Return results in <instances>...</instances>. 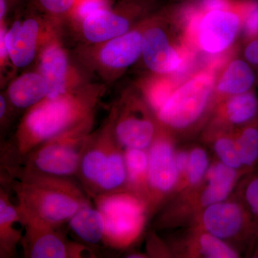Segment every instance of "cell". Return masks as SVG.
<instances>
[{
	"label": "cell",
	"mask_w": 258,
	"mask_h": 258,
	"mask_svg": "<svg viewBox=\"0 0 258 258\" xmlns=\"http://www.w3.org/2000/svg\"><path fill=\"white\" fill-rule=\"evenodd\" d=\"M103 93L102 86H77L60 96L45 98L27 110L13 142L3 145L2 152L18 163L44 142L94 122L95 111Z\"/></svg>",
	"instance_id": "obj_1"
},
{
	"label": "cell",
	"mask_w": 258,
	"mask_h": 258,
	"mask_svg": "<svg viewBox=\"0 0 258 258\" xmlns=\"http://www.w3.org/2000/svg\"><path fill=\"white\" fill-rule=\"evenodd\" d=\"M1 169V182L10 184L15 193L23 221L32 219L60 227L91 204L88 194L73 178L47 175L19 164Z\"/></svg>",
	"instance_id": "obj_2"
},
{
	"label": "cell",
	"mask_w": 258,
	"mask_h": 258,
	"mask_svg": "<svg viewBox=\"0 0 258 258\" xmlns=\"http://www.w3.org/2000/svg\"><path fill=\"white\" fill-rule=\"evenodd\" d=\"M254 0H193L180 5L188 41L208 64L229 60Z\"/></svg>",
	"instance_id": "obj_3"
},
{
	"label": "cell",
	"mask_w": 258,
	"mask_h": 258,
	"mask_svg": "<svg viewBox=\"0 0 258 258\" xmlns=\"http://www.w3.org/2000/svg\"><path fill=\"white\" fill-rule=\"evenodd\" d=\"M142 57L153 74L183 81L181 76L187 74L197 56L188 41L179 5L144 20Z\"/></svg>",
	"instance_id": "obj_4"
},
{
	"label": "cell",
	"mask_w": 258,
	"mask_h": 258,
	"mask_svg": "<svg viewBox=\"0 0 258 258\" xmlns=\"http://www.w3.org/2000/svg\"><path fill=\"white\" fill-rule=\"evenodd\" d=\"M115 106L101 127L91 132L76 178L90 198L125 190L124 149L114 133Z\"/></svg>",
	"instance_id": "obj_5"
},
{
	"label": "cell",
	"mask_w": 258,
	"mask_h": 258,
	"mask_svg": "<svg viewBox=\"0 0 258 258\" xmlns=\"http://www.w3.org/2000/svg\"><path fill=\"white\" fill-rule=\"evenodd\" d=\"M224 64L211 63L189 75L173 91L155 113L166 130L191 128L205 116L215 101V86Z\"/></svg>",
	"instance_id": "obj_6"
},
{
	"label": "cell",
	"mask_w": 258,
	"mask_h": 258,
	"mask_svg": "<svg viewBox=\"0 0 258 258\" xmlns=\"http://www.w3.org/2000/svg\"><path fill=\"white\" fill-rule=\"evenodd\" d=\"M92 199L104 219L103 243L111 248L123 249L135 242L147 220V203L126 190Z\"/></svg>",
	"instance_id": "obj_7"
},
{
	"label": "cell",
	"mask_w": 258,
	"mask_h": 258,
	"mask_svg": "<svg viewBox=\"0 0 258 258\" xmlns=\"http://www.w3.org/2000/svg\"><path fill=\"white\" fill-rule=\"evenodd\" d=\"M93 123L81 125L44 142L22 158L19 165L47 175L76 177Z\"/></svg>",
	"instance_id": "obj_8"
},
{
	"label": "cell",
	"mask_w": 258,
	"mask_h": 258,
	"mask_svg": "<svg viewBox=\"0 0 258 258\" xmlns=\"http://www.w3.org/2000/svg\"><path fill=\"white\" fill-rule=\"evenodd\" d=\"M115 108L114 133L118 143L123 149H149L159 123L145 99L128 94Z\"/></svg>",
	"instance_id": "obj_9"
},
{
	"label": "cell",
	"mask_w": 258,
	"mask_h": 258,
	"mask_svg": "<svg viewBox=\"0 0 258 258\" xmlns=\"http://www.w3.org/2000/svg\"><path fill=\"white\" fill-rule=\"evenodd\" d=\"M175 154L167 132L159 124L155 138L148 149V215L155 211L179 181Z\"/></svg>",
	"instance_id": "obj_10"
},
{
	"label": "cell",
	"mask_w": 258,
	"mask_h": 258,
	"mask_svg": "<svg viewBox=\"0 0 258 258\" xmlns=\"http://www.w3.org/2000/svg\"><path fill=\"white\" fill-rule=\"evenodd\" d=\"M24 234L20 246L26 258H81L89 249L85 244L72 242L60 227L39 220L23 221Z\"/></svg>",
	"instance_id": "obj_11"
},
{
	"label": "cell",
	"mask_w": 258,
	"mask_h": 258,
	"mask_svg": "<svg viewBox=\"0 0 258 258\" xmlns=\"http://www.w3.org/2000/svg\"><path fill=\"white\" fill-rule=\"evenodd\" d=\"M152 0H123L117 8H103L82 20L83 35L88 41L101 44L124 35L132 29L134 20L145 13Z\"/></svg>",
	"instance_id": "obj_12"
},
{
	"label": "cell",
	"mask_w": 258,
	"mask_h": 258,
	"mask_svg": "<svg viewBox=\"0 0 258 258\" xmlns=\"http://www.w3.org/2000/svg\"><path fill=\"white\" fill-rule=\"evenodd\" d=\"M205 232L222 240L243 237L254 242L252 217L242 203L223 201L205 208L201 217Z\"/></svg>",
	"instance_id": "obj_13"
},
{
	"label": "cell",
	"mask_w": 258,
	"mask_h": 258,
	"mask_svg": "<svg viewBox=\"0 0 258 258\" xmlns=\"http://www.w3.org/2000/svg\"><path fill=\"white\" fill-rule=\"evenodd\" d=\"M144 20L138 28L101 43L97 51L98 64L110 72H122L142 57Z\"/></svg>",
	"instance_id": "obj_14"
},
{
	"label": "cell",
	"mask_w": 258,
	"mask_h": 258,
	"mask_svg": "<svg viewBox=\"0 0 258 258\" xmlns=\"http://www.w3.org/2000/svg\"><path fill=\"white\" fill-rule=\"evenodd\" d=\"M40 23L37 19L28 18L17 20L6 30L5 45L15 67H26L35 58L42 36Z\"/></svg>",
	"instance_id": "obj_15"
},
{
	"label": "cell",
	"mask_w": 258,
	"mask_h": 258,
	"mask_svg": "<svg viewBox=\"0 0 258 258\" xmlns=\"http://www.w3.org/2000/svg\"><path fill=\"white\" fill-rule=\"evenodd\" d=\"M39 69V73L48 85L47 98H56L77 87L69 82V59L63 47L57 42H50L44 47Z\"/></svg>",
	"instance_id": "obj_16"
},
{
	"label": "cell",
	"mask_w": 258,
	"mask_h": 258,
	"mask_svg": "<svg viewBox=\"0 0 258 258\" xmlns=\"http://www.w3.org/2000/svg\"><path fill=\"white\" fill-rule=\"evenodd\" d=\"M252 66L244 58L231 57L223 66L215 86V98L221 102L229 98L253 89L256 75Z\"/></svg>",
	"instance_id": "obj_17"
},
{
	"label": "cell",
	"mask_w": 258,
	"mask_h": 258,
	"mask_svg": "<svg viewBox=\"0 0 258 258\" xmlns=\"http://www.w3.org/2000/svg\"><path fill=\"white\" fill-rule=\"evenodd\" d=\"M23 225V220L16 205L12 203L9 193L3 186L0 188V257H16L23 232L17 226Z\"/></svg>",
	"instance_id": "obj_18"
},
{
	"label": "cell",
	"mask_w": 258,
	"mask_h": 258,
	"mask_svg": "<svg viewBox=\"0 0 258 258\" xmlns=\"http://www.w3.org/2000/svg\"><path fill=\"white\" fill-rule=\"evenodd\" d=\"M48 85L40 73L22 75L10 83L7 98L10 105L27 109L40 103L48 96Z\"/></svg>",
	"instance_id": "obj_19"
},
{
	"label": "cell",
	"mask_w": 258,
	"mask_h": 258,
	"mask_svg": "<svg viewBox=\"0 0 258 258\" xmlns=\"http://www.w3.org/2000/svg\"><path fill=\"white\" fill-rule=\"evenodd\" d=\"M206 176L208 185L200 198V205L204 208L227 200L237 181L238 171L220 161L209 168Z\"/></svg>",
	"instance_id": "obj_20"
},
{
	"label": "cell",
	"mask_w": 258,
	"mask_h": 258,
	"mask_svg": "<svg viewBox=\"0 0 258 258\" xmlns=\"http://www.w3.org/2000/svg\"><path fill=\"white\" fill-rule=\"evenodd\" d=\"M219 119L227 124L243 126L258 118V98L254 90L220 102Z\"/></svg>",
	"instance_id": "obj_21"
},
{
	"label": "cell",
	"mask_w": 258,
	"mask_h": 258,
	"mask_svg": "<svg viewBox=\"0 0 258 258\" xmlns=\"http://www.w3.org/2000/svg\"><path fill=\"white\" fill-rule=\"evenodd\" d=\"M126 182L125 190L148 203V149H124Z\"/></svg>",
	"instance_id": "obj_22"
},
{
	"label": "cell",
	"mask_w": 258,
	"mask_h": 258,
	"mask_svg": "<svg viewBox=\"0 0 258 258\" xmlns=\"http://www.w3.org/2000/svg\"><path fill=\"white\" fill-rule=\"evenodd\" d=\"M69 226L71 230L85 244L103 242L105 222L101 212L92 205H86L71 217Z\"/></svg>",
	"instance_id": "obj_23"
},
{
	"label": "cell",
	"mask_w": 258,
	"mask_h": 258,
	"mask_svg": "<svg viewBox=\"0 0 258 258\" xmlns=\"http://www.w3.org/2000/svg\"><path fill=\"white\" fill-rule=\"evenodd\" d=\"M235 140L244 169H252L258 161V118L241 126Z\"/></svg>",
	"instance_id": "obj_24"
},
{
	"label": "cell",
	"mask_w": 258,
	"mask_h": 258,
	"mask_svg": "<svg viewBox=\"0 0 258 258\" xmlns=\"http://www.w3.org/2000/svg\"><path fill=\"white\" fill-rule=\"evenodd\" d=\"M199 253L208 258H236L239 254L225 241L209 232L199 236L196 242Z\"/></svg>",
	"instance_id": "obj_25"
},
{
	"label": "cell",
	"mask_w": 258,
	"mask_h": 258,
	"mask_svg": "<svg viewBox=\"0 0 258 258\" xmlns=\"http://www.w3.org/2000/svg\"><path fill=\"white\" fill-rule=\"evenodd\" d=\"M214 149L220 161L226 166L238 171L243 168L235 140L227 136H221L215 140Z\"/></svg>",
	"instance_id": "obj_26"
},
{
	"label": "cell",
	"mask_w": 258,
	"mask_h": 258,
	"mask_svg": "<svg viewBox=\"0 0 258 258\" xmlns=\"http://www.w3.org/2000/svg\"><path fill=\"white\" fill-rule=\"evenodd\" d=\"M209 164L208 155L205 149L197 147L190 152L186 175L191 186H197L201 182L208 173Z\"/></svg>",
	"instance_id": "obj_27"
},
{
	"label": "cell",
	"mask_w": 258,
	"mask_h": 258,
	"mask_svg": "<svg viewBox=\"0 0 258 258\" xmlns=\"http://www.w3.org/2000/svg\"><path fill=\"white\" fill-rule=\"evenodd\" d=\"M242 203L245 205L253 222L255 241L257 243L256 252H258V172L249 176L246 181L242 192Z\"/></svg>",
	"instance_id": "obj_28"
},
{
	"label": "cell",
	"mask_w": 258,
	"mask_h": 258,
	"mask_svg": "<svg viewBox=\"0 0 258 258\" xmlns=\"http://www.w3.org/2000/svg\"><path fill=\"white\" fill-rule=\"evenodd\" d=\"M258 36V0H254L246 15L241 30L240 37L244 44Z\"/></svg>",
	"instance_id": "obj_29"
},
{
	"label": "cell",
	"mask_w": 258,
	"mask_h": 258,
	"mask_svg": "<svg viewBox=\"0 0 258 258\" xmlns=\"http://www.w3.org/2000/svg\"><path fill=\"white\" fill-rule=\"evenodd\" d=\"M37 3L49 15L59 16L74 9L76 0H37Z\"/></svg>",
	"instance_id": "obj_30"
},
{
	"label": "cell",
	"mask_w": 258,
	"mask_h": 258,
	"mask_svg": "<svg viewBox=\"0 0 258 258\" xmlns=\"http://www.w3.org/2000/svg\"><path fill=\"white\" fill-rule=\"evenodd\" d=\"M107 8L106 0H84L76 10L79 20H83L93 12Z\"/></svg>",
	"instance_id": "obj_31"
},
{
	"label": "cell",
	"mask_w": 258,
	"mask_h": 258,
	"mask_svg": "<svg viewBox=\"0 0 258 258\" xmlns=\"http://www.w3.org/2000/svg\"><path fill=\"white\" fill-rule=\"evenodd\" d=\"M244 45L243 58L251 66L258 67V36Z\"/></svg>",
	"instance_id": "obj_32"
},
{
	"label": "cell",
	"mask_w": 258,
	"mask_h": 258,
	"mask_svg": "<svg viewBox=\"0 0 258 258\" xmlns=\"http://www.w3.org/2000/svg\"><path fill=\"white\" fill-rule=\"evenodd\" d=\"M189 154L184 151L176 152L175 154V160L176 167L180 174H186L189 164Z\"/></svg>",
	"instance_id": "obj_33"
},
{
	"label": "cell",
	"mask_w": 258,
	"mask_h": 258,
	"mask_svg": "<svg viewBox=\"0 0 258 258\" xmlns=\"http://www.w3.org/2000/svg\"><path fill=\"white\" fill-rule=\"evenodd\" d=\"M7 0H0V20H4L7 13Z\"/></svg>",
	"instance_id": "obj_34"
},
{
	"label": "cell",
	"mask_w": 258,
	"mask_h": 258,
	"mask_svg": "<svg viewBox=\"0 0 258 258\" xmlns=\"http://www.w3.org/2000/svg\"><path fill=\"white\" fill-rule=\"evenodd\" d=\"M128 257L143 258V257H147V255H145V254H143L142 253H132V254H129Z\"/></svg>",
	"instance_id": "obj_35"
},
{
	"label": "cell",
	"mask_w": 258,
	"mask_h": 258,
	"mask_svg": "<svg viewBox=\"0 0 258 258\" xmlns=\"http://www.w3.org/2000/svg\"><path fill=\"white\" fill-rule=\"evenodd\" d=\"M256 77H257V79L258 80V70H257V75H256Z\"/></svg>",
	"instance_id": "obj_36"
}]
</instances>
